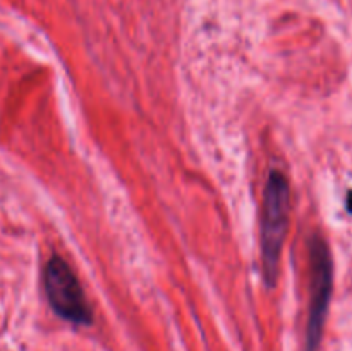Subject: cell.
<instances>
[{
  "label": "cell",
  "instance_id": "obj_1",
  "mask_svg": "<svg viewBox=\"0 0 352 351\" xmlns=\"http://www.w3.org/2000/svg\"><path fill=\"white\" fill-rule=\"evenodd\" d=\"M289 198L291 191L285 176L278 171L270 172L261 209V258L268 286H275L277 281L282 244L289 224Z\"/></svg>",
  "mask_w": 352,
  "mask_h": 351
},
{
  "label": "cell",
  "instance_id": "obj_2",
  "mask_svg": "<svg viewBox=\"0 0 352 351\" xmlns=\"http://www.w3.org/2000/svg\"><path fill=\"white\" fill-rule=\"evenodd\" d=\"M45 292L52 310L78 326H89L93 312L72 268L60 257H52L43 274Z\"/></svg>",
  "mask_w": 352,
  "mask_h": 351
},
{
  "label": "cell",
  "instance_id": "obj_3",
  "mask_svg": "<svg viewBox=\"0 0 352 351\" xmlns=\"http://www.w3.org/2000/svg\"><path fill=\"white\" fill-rule=\"evenodd\" d=\"M309 262H311V305H309L306 344L308 351H316L322 341L333 284L332 257H330L329 244L323 237L313 236L309 240Z\"/></svg>",
  "mask_w": 352,
  "mask_h": 351
},
{
  "label": "cell",
  "instance_id": "obj_4",
  "mask_svg": "<svg viewBox=\"0 0 352 351\" xmlns=\"http://www.w3.org/2000/svg\"><path fill=\"white\" fill-rule=\"evenodd\" d=\"M346 206H347V212L352 213V189L347 193V196H346Z\"/></svg>",
  "mask_w": 352,
  "mask_h": 351
}]
</instances>
